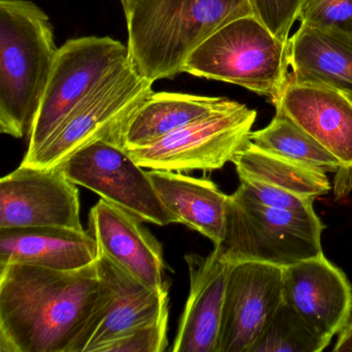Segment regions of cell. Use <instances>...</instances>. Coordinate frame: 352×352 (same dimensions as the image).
I'll return each instance as SVG.
<instances>
[{
	"instance_id": "cell-1",
	"label": "cell",
	"mask_w": 352,
	"mask_h": 352,
	"mask_svg": "<svg viewBox=\"0 0 352 352\" xmlns=\"http://www.w3.org/2000/svg\"><path fill=\"white\" fill-rule=\"evenodd\" d=\"M100 292L96 263L74 271L0 265V352H76Z\"/></svg>"
},
{
	"instance_id": "cell-2",
	"label": "cell",
	"mask_w": 352,
	"mask_h": 352,
	"mask_svg": "<svg viewBox=\"0 0 352 352\" xmlns=\"http://www.w3.org/2000/svg\"><path fill=\"white\" fill-rule=\"evenodd\" d=\"M121 5L131 65L153 83L184 73L199 45L230 22L253 15L250 0H121Z\"/></svg>"
},
{
	"instance_id": "cell-3",
	"label": "cell",
	"mask_w": 352,
	"mask_h": 352,
	"mask_svg": "<svg viewBox=\"0 0 352 352\" xmlns=\"http://www.w3.org/2000/svg\"><path fill=\"white\" fill-rule=\"evenodd\" d=\"M50 17L30 0H0V131L30 135L56 56Z\"/></svg>"
},
{
	"instance_id": "cell-4",
	"label": "cell",
	"mask_w": 352,
	"mask_h": 352,
	"mask_svg": "<svg viewBox=\"0 0 352 352\" xmlns=\"http://www.w3.org/2000/svg\"><path fill=\"white\" fill-rule=\"evenodd\" d=\"M323 228L313 208L265 207L236 190L230 195L223 239L214 249L230 263L258 261L285 267L322 254Z\"/></svg>"
},
{
	"instance_id": "cell-5",
	"label": "cell",
	"mask_w": 352,
	"mask_h": 352,
	"mask_svg": "<svg viewBox=\"0 0 352 352\" xmlns=\"http://www.w3.org/2000/svg\"><path fill=\"white\" fill-rule=\"evenodd\" d=\"M288 42L276 38L255 16H245L218 30L199 45L184 73L246 88L272 104L289 80Z\"/></svg>"
},
{
	"instance_id": "cell-6",
	"label": "cell",
	"mask_w": 352,
	"mask_h": 352,
	"mask_svg": "<svg viewBox=\"0 0 352 352\" xmlns=\"http://www.w3.org/2000/svg\"><path fill=\"white\" fill-rule=\"evenodd\" d=\"M129 63V47L110 36H83L63 44L55 56L22 162L32 160L72 111Z\"/></svg>"
},
{
	"instance_id": "cell-7",
	"label": "cell",
	"mask_w": 352,
	"mask_h": 352,
	"mask_svg": "<svg viewBox=\"0 0 352 352\" xmlns=\"http://www.w3.org/2000/svg\"><path fill=\"white\" fill-rule=\"evenodd\" d=\"M153 82L140 76L131 63L107 78L57 127L40 151L24 166L51 168L90 143L108 139L150 94Z\"/></svg>"
},
{
	"instance_id": "cell-8",
	"label": "cell",
	"mask_w": 352,
	"mask_h": 352,
	"mask_svg": "<svg viewBox=\"0 0 352 352\" xmlns=\"http://www.w3.org/2000/svg\"><path fill=\"white\" fill-rule=\"evenodd\" d=\"M256 111L239 102L142 147L125 149L144 168L164 170H218L232 162L249 141Z\"/></svg>"
},
{
	"instance_id": "cell-9",
	"label": "cell",
	"mask_w": 352,
	"mask_h": 352,
	"mask_svg": "<svg viewBox=\"0 0 352 352\" xmlns=\"http://www.w3.org/2000/svg\"><path fill=\"white\" fill-rule=\"evenodd\" d=\"M67 178L102 199L126 210L143 222L177 223L162 203L148 172L131 154L109 139L80 149L61 164Z\"/></svg>"
},
{
	"instance_id": "cell-10",
	"label": "cell",
	"mask_w": 352,
	"mask_h": 352,
	"mask_svg": "<svg viewBox=\"0 0 352 352\" xmlns=\"http://www.w3.org/2000/svg\"><path fill=\"white\" fill-rule=\"evenodd\" d=\"M14 228L84 230L79 189L61 166L20 164L0 180V230Z\"/></svg>"
},
{
	"instance_id": "cell-11",
	"label": "cell",
	"mask_w": 352,
	"mask_h": 352,
	"mask_svg": "<svg viewBox=\"0 0 352 352\" xmlns=\"http://www.w3.org/2000/svg\"><path fill=\"white\" fill-rule=\"evenodd\" d=\"M284 115L333 154L341 168L336 175L337 199L352 190V100L340 90L288 80L273 102Z\"/></svg>"
},
{
	"instance_id": "cell-12",
	"label": "cell",
	"mask_w": 352,
	"mask_h": 352,
	"mask_svg": "<svg viewBox=\"0 0 352 352\" xmlns=\"http://www.w3.org/2000/svg\"><path fill=\"white\" fill-rule=\"evenodd\" d=\"M282 302L281 267L230 263L216 352H250Z\"/></svg>"
},
{
	"instance_id": "cell-13",
	"label": "cell",
	"mask_w": 352,
	"mask_h": 352,
	"mask_svg": "<svg viewBox=\"0 0 352 352\" xmlns=\"http://www.w3.org/2000/svg\"><path fill=\"white\" fill-rule=\"evenodd\" d=\"M100 281L98 307L88 321L76 352H98L168 311V289H154L100 254L96 261Z\"/></svg>"
},
{
	"instance_id": "cell-14",
	"label": "cell",
	"mask_w": 352,
	"mask_h": 352,
	"mask_svg": "<svg viewBox=\"0 0 352 352\" xmlns=\"http://www.w3.org/2000/svg\"><path fill=\"white\" fill-rule=\"evenodd\" d=\"M282 289L283 300L327 341L350 321L351 285L323 253L282 267Z\"/></svg>"
},
{
	"instance_id": "cell-15",
	"label": "cell",
	"mask_w": 352,
	"mask_h": 352,
	"mask_svg": "<svg viewBox=\"0 0 352 352\" xmlns=\"http://www.w3.org/2000/svg\"><path fill=\"white\" fill-rule=\"evenodd\" d=\"M142 220L100 199L90 210L89 232L104 255L129 275L154 289L168 288L162 245Z\"/></svg>"
},
{
	"instance_id": "cell-16",
	"label": "cell",
	"mask_w": 352,
	"mask_h": 352,
	"mask_svg": "<svg viewBox=\"0 0 352 352\" xmlns=\"http://www.w3.org/2000/svg\"><path fill=\"white\" fill-rule=\"evenodd\" d=\"M190 290L172 351L216 352L230 263L215 249L208 256L185 255Z\"/></svg>"
},
{
	"instance_id": "cell-17",
	"label": "cell",
	"mask_w": 352,
	"mask_h": 352,
	"mask_svg": "<svg viewBox=\"0 0 352 352\" xmlns=\"http://www.w3.org/2000/svg\"><path fill=\"white\" fill-rule=\"evenodd\" d=\"M238 104L226 98L153 91L108 139L124 149L142 147Z\"/></svg>"
},
{
	"instance_id": "cell-18",
	"label": "cell",
	"mask_w": 352,
	"mask_h": 352,
	"mask_svg": "<svg viewBox=\"0 0 352 352\" xmlns=\"http://www.w3.org/2000/svg\"><path fill=\"white\" fill-rule=\"evenodd\" d=\"M100 256L90 232L61 228L0 230V265H34L74 271L94 265Z\"/></svg>"
},
{
	"instance_id": "cell-19",
	"label": "cell",
	"mask_w": 352,
	"mask_h": 352,
	"mask_svg": "<svg viewBox=\"0 0 352 352\" xmlns=\"http://www.w3.org/2000/svg\"><path fill=\"white\" fill-rule=\"evenodd\" d=\"M164 205L182 223L219 244L226 232L230 195L208 179L193 178L175 170L148 172Z\"/></svg>"
},
{
	"instance_id": "cell-20",
	"label": "cell",
	"mask_w": 352,
	"mask_h": 352,
	"mask_svg": "<svg viewBox=\"0 0 352 352\" xmlns=\"http://www.w3.org/2000/svg\"><path fill=\"white\" fill-rule=\"evenodd\" d=\"M289 79L352 96V36L300 25L288 40Z\"/></svg>"
},
{
	"instance_id": "cell-21",
	"label": "cell",
	"mask_w": 352,
	"mask_h": 352,
	"mask_svg": "<svg viewBox=\"0 0 352 352\" xmlns=\"http://www.w3.org/2000/svg\"><path fill=\"white\" fill-rule=\"evenodd\" d=\"M232 162L240 179H252L308 199L327 195L331 189L327 173L259 149L250 141Z\"/></svg>"
},
{
	"instance_id": "cell-22",
	"label": "cell",
	"mask_w": 352,
	"mask_h": 352,
	"mask_svg": "<svg viewBox=\"0 0 352 352\" xmlns=\"http://www.w3.org/2000/svg\"><path fill=\"white\" fill-rule=\"evenodd\" d=\"M249 141L259 149L321 172L337 173L341 168V164L333 154L279 113H276L273 120L265 129L251 131Z\"/></svg>"
},
{
	"instance_id": "cell-23",
	"label": "cell",
	"mask_w": 352,
	"mask_h": 352,
	"mask_svg": "<svg viewBox=\"0 0 352 352\" xmlns=\"http://www.w3.org/2000/svg\"><path fill=\"white\" fill-rule=\"evenodd\" d=\"M329 344L283 300L250 352H320Z\"/></svg>"
},
{
	"instance_id": "cell-24",
	"label": "cell",
	"mask_w": 352,
	"mask_h": 352,
	"mask_svg": "<svg viewBox=\"0 0 352 352\" xmlns=\"http://www.w3.org/2000/svg\"><path fill=\"white\" fill-rule=\"evenodd\" d=\"M300 25L352 36V0H305Z\"/></svg>"
},
{
	"instance_id": "cell-25",
	"label": "cell",
	"mask_w": 352,
	"mask_h": 352,
	"mask_svg": "<svg viewBox=\"0 0 352 352\" xmlns=\"http://www.w3.org/2000/svg\"><path fill=\"white\" fill-rule=\"evenodd\" d=\"M168 311L100 348L98 352H162L168 346Z\"/></svg>"
},
{
	"instance_id": "cell-26",
	"label": "cell",
	"mask_w": 352,
	"mask_h": 352,
	"mask_svg": "<svg viewBox=\"0 0 352 352\" xmlns=\"http://www.w3.org/2000/svg\"><path fill=\"white\" fill-rule=\"evenodd\" d=\"M305 0H250L253 15L279 40L287 43Z\"/></svg>"
},
{
	"instance_id": "cell-27",
	"label": "cell",
	"mask_w": 352,
	"mask_h": 352,
	"mask_svg": "<svg viewBox=\"0 0 352 352\" xmlns=\"http://www.w3.org/2000/svg\"><path fill=\"white\" fill-rule=\"evenodd\" d=\"M236 190L243 195L265 206L283 210H307L313 208L314 199L300 197L252 179L241 178Z\"/></svg>"
},
{
	"instance_id": "cell-28",
	"label": "cell",
	"mask_w": 352,
	"mask_h": 352,
	"mask_svg": "<svg viewBox=\"0 0 352 352\" xmlns=\"http://www.w3.org/2000/svg\"><path fill=\"white\" fill-rule=\"evenodd\" d=\"M333 351L352 352V321H349L348 324L340 331Z\"/></svg>"
},
{
	"instance_id": "cell-29",
	"label": "cell",
	"mask_w": 352,
	"mask_h": 352,
	"mask_svg": "<svg viewBox=\"0 0 352 352\" xmlns=\"http://www.w3.org/2000/svg\"><path fill=\"white\" fill-rule=\"evenodd\" d=\"M348 96V98H350V100H352V96Z\"/></svg>"
}]
</instances>
